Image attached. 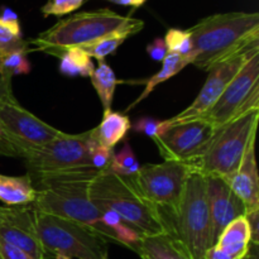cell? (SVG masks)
<instances>
[{
  "label": "cell",
  "instance_id": "obj_4",
  "mask_svg": "<svg viewBox=\"0 0 259 259\" xmlns=\"http://www.w3.org/2000/svg\"><path fill=\"white\" fill-rule=\"evenodd\" d=\"M134 19L136 18L123 17L108 8L76 13L58 20L50 29L30 39L28 45L33 46L32 51H40L60 58L68 48L90 45L110 33L123 29L132 24Z\"/></svg>",
  "mask_w": 259,
  "mask_h": 259
},
{
  "label": "cell",
  "instance_id": "obj_7",
  "mask_svg": "<svg viewBox=\"0 0 259 259\" xmlns=\"http://www.w3.org/2000/svg\"><path fill=\"white\" fill-rule=\"evenodd\" d=\"M96 144L94 129L78 134L63 132L46 146L28 152L22 161L35 181L60 175L101 172L91 164V153Z\"/></svg>",
  "mask_w": 259,
  "mask_h": 259
},
{
  "label": "cell",
  "instance_id": "obj_5",
  "mask_svg": "<svg viewBox=\"0 0 259 259\" xmlns=\"http://www.w3.org/2000/svg\"><path fill=\"white\" fill-rule=\"evenodd\" d=\"M258 120L259 110L249 111L217 129L204 152L189 164L205 177L232 176L248 149L254 147Z\"/></svg>",
  "mask_w": 259,
  "mask_h": 259
},
{
  "label": "cell",
  "instance_id": "obj_22",
  "mask_svg": "<svg viewBox=\"0 0 259 259\" xmlns=\"http://www.w3.org/2000/svg\"><path fill=\"white\" fill-rule=\"evenodd\" d=\"M28 42L23 39L18 15L9 8L3 9L0 15V53L3 56L28 51Z\"/></svg>",
  "mask_w": 259,
  "mask_h": 259
},
{
  "label": "cell",
  "instance_id": "obj_13",
  "mask_svg": "<svg viewBox=\"0 0 259 259\" xmlns=\"http://www.w3.org/2000/svg\"><path fill=\"white\" fill-rule=\"evenodd\" d=\"M257 52H259V46L258 47H253L250 50L244 51L242 53H238L234 57L229 58V60L224 61V62L219 63L215 67H212L209 71V76H207L204 86L200 90V93L197 94L195 100L185 110L177 114L176 116H174L171 119H167L168 125L172 126L177 123L189 121L204 115L217 103L218 99L222 96V94L229 86L233 78L242 70L243 66Z\"/></svg>",
  "mask_w": 259,
  "mask_h": 259
},
{
  "label": "cell",
  "instance_id": "obj_26",
  "mask_svg": "<svg viewBox=\"0 0 259 259\" xmlns=\"http://www.w3.org/2000/svg\"><path fill=\"white\" fill-rule=\"evenodd\" d=\"M139 168H141V164H139L129 142L125 141L123 148L118 153H114L109 171L118 175V176L131 177L136 175L139 171Z\"/></svg>",
  "mask_w": 259,
  "mask_h": 259
},
{
  "label": "cell",
  "instance_id": "obj_24",
  "mask_svg": "<svg viewBox=\"0 0 259 259\" xmlns=\"http://www.w3.org/2000/svg\"><path fill=\"white\" fill-rule=\"evenodd\" d=\"M90 78L91 83L100 99L104 111L111 110L114 93H115L116 83H118V78H116L113 68L105 61H99L98 67H95Z\"/></svg>",
  "mask_w": 259,
  "mask_h": 259
},
{
  "label": "cell",
  "instance_id": "obj_40",
  "mask_svg": "<svg viewBox=\"0 0 259 259\" xmlns=\"http://www.w3.org/2000/svg\"><path fill=\"white\" fill-rule=\"evenodd\" d=\"M55 259H72V258H68V257H66V255L57 254V255H55Z\"/></svg>",
  "mask_w": 259,
  "mask_h": 259
},
{
  "label": "cell",
  "instance_id": "obj_20",
  "mask_svg": "<svg viewBox=\"0 0 259 259\" xmlns=\"http://www.w3.org/2000/svg\"><path fill=\"white\" fill-rule=\"evenodd\" d=\"M131 128V119L126 114L109 110L104 111L103 120L96 128H94V132L99 144L114 149L119 142L125 139Z\"/></svg>",
  "mask_w": 259,
  "mask_h": 259
},
{
  "label": "cell",
  "instance_id": "obj_33",
  "mask_svg": "<svg viewBox=\"0 0 259 259\" xmlns=\"http://www.w3.org/2000/svg\"><path fill=\"white\" fill-rule=\"evenodd\" d=\"M147 53L156 62H162L167 56V47L163 38H156L151 45L147 46Z\"/></svg>",
  "mask_w": 259,
  "mask_h": 259
},
{
  "label": "cell",
  "instance_id": "obj_28",
  "mask_svg": "<svg viewBox=\"0 0 259 259\" xmlns=\"http://www.w3.org/2000/svg\"><path fill=\"white\" fill-rule=\"evenodd\" d=\"M32 70L27 53L14 52L3 57V71L5 76L13 78L15 75H27Z\"/></svg>",
  "mask_w": 259,
  "mask_h": 259
},
{
  "label": "cell",
  "instance_id": "obj_21",
  "mask_svg": "<svg viewBox=\"0 0 259 259\" xmlns=\"http://www.w3.org/2000/svg\"><path fill=\"white\" fill-rule=\"evenodd\" d=\"M144 27V22L141 19H134L132 24L126 25L123 29H119L116 32L110 33V34L105 35V37L100 38V39L95 40V42L90 43V45H85L80 47L81 50L85 51L91 58H96L98 61H104L105 57L109 55H113L119 47L124 43V40L128 39L132 35L137 34L141 32Z\"/></svg>",
  "mask_w": 259,
  "mask_h": 259
},
{
  "label": "cell",
  "instance_id": "obj_19",
  "mask_svg": "<svg viewBox=\"0 0 259 259\" xmlns=\"http://www.w3.org/2000/svg\"><path fill=\"white\" fill-rule=\"evenodd\" d=\"M37 195L29 174L24 176L0 175V201L8 206L32 205Z\"/></svg>",
  "mask_w": 259,
  "mask_h": 259
},
{
  "label": "cell",
  "instance_id": "obj_17",
  "mask_svg": "<svg viewBox=\"0 0 259 259\" xmlns=\"http://www.w3.org/2000/svg\"><path fill=\"white\" fill-rule=\"evenodd\" d=\"M136 253L141 259H194L172 233L143 235Z\"/></svg>",
  "mask_w": 259,
  "mask_h": 259
},
{
  "label": "cell",
  "instance_id": "obj_38",
  "mask_svg": "<svg viewBox=\"0 0 259 259\" xmlns=\"http://www.w3.org/2000/svg\"><path fill=\"white\" fill-rule=\"evenodd\" d=\"M244 259H259V257H258V245L250 244L249 253H248L247 257H245Z\"/></svg>",
  "mask_w": 259,
  "mask_h": 259
},
{
  "label": "cell",
  "instance_id": "obj_16",
  "mask_svg": "<svg viewBox=\"0 0 259 259\" xmlns=\"http://www.w3.org/2000/svg\"><path fill=\"white\" fill-rule=\"evenodd\" d=\"M224 180L242 200L247 212L259 209V177L254 147L248 149L239 168Z\"/></svg>",
  "mask_w": 259,
  "mask_h": 259
},
{
  "label": "cell",
  "instance_id": "obj_36",
  "mask_svg": "<svg viewBox=\"0 0 259 259\" xmlns=\"http://www.w3.org/2000/svg\"><path fill=\"white\" fill-rule=\"evenodd\" d=\"M205 259H235L232 255L228 254L227 252H224L223 249H220L218 245H212L209 250H207Z\"/></svg>",
  "mask_w": 259,
  "mask_h": 259
},
{
  "label": "cell",
  "instance_id": "obj_25",
  "mask_svg": "<svg viewBox=\"0 0 259 259\" xmlns=\"http://www.w3.org/2000/svg\"><path fill=\"white\" fill-rule=\"evenodd\" d=\"M58 70L62 75L70 76V77H75V76L90 77L95 70L91 57L80 47L68 48L61 55Z\"/></svg>",
  "mask_w": 259,
  "mask_h": 259
},
{
  "label": "cell",
  "instance_id": "obj_6",
  "mask_svg": "<svg viewBox=\"0 0 259 259\" xmlns=\"http://www.w3.org/2000/svg\"><path fill=\"white\" fill-rule=\"evenodd\" d=\"M171 233L186 247L194 259H205L214 245L207 182L204 175L192 171L185 184L176 211L168 218Z\"/></svg>",
  "mask_w": 259,
  "mask_h": 259
},
{
  "label": "cell",
  "instance_id": "obj_15",
  "mask_svg": "<svg viewBox=\"0 0 259 259\" xmlns=\"http://www.w3.org/2000/svg\"><path fill=\"white\" fill-rule=\"evenodd\" d=\"M206 182L212 224V240L215 244L225 227L237 218L245 215L247 210L242 200L233 192L224 179L206 177Z\"/></svg>",
  "mask_w": 259,
  "mask_h": 259
},
{
  "label": "cell",
  "instance_id": "obj_39",
  "mask_svg": "<svg viewBox=\"0 0 259 259\" xmlns=\"http://www.w3.org/2000/svg\"><path fill=\"white\" fill-rule=\"evenodd\" d=\"M3 57H4V56H3L2 53H0V77L5 76L4 75V71H3Z\"/></svg>",
  "mask_w": 259,
  "mask_h": 259
},
{
  "label": "cell",
  "instance_id": "obj_27",
  "mask_svg": "<svg viewBox=\"0 0 259 259\" xmlns=\"http://www.w3.org/2000/svg\"><path fill=\"white\" fill-rule=\"evenodd\" d=\"M163 40L166 43L167 52L176 53V55L194 61V46H192L191 34H190L189 30L171 28V29L167 30Z\"/></svg>",
  "mask_w": 259,
  "mask_h": 259
},
{
  "label": "cell",
  "instance_id": "obj_11",
  "mask_svg": "<svg viewBox=\"0 0 259 259\" xmlns=\"http://www.w3.org/2000/svg\"><path fill=\"white\" fill-rule=\"evenodd\" d=\"M0 124L5 139L14 149L15 158L20 159L29 151L46 146L63 133L23 108L14 94L0 104Z\"/></svg>",
  "mask_w": 259,
  "mask_h": 259
},
{
  "label": "cell",
  "instance_id": "obj_29",
  "mask_svg": "<svg viewBox=\"0 0 259 259\" xmlns=\"http://www.w3.org/2000/svg\"><path fill=\"white\" fill-rule=\"evenodd\" d=\"M137 133H142L148 136L152 141L161 137L166 131H168L169 125L167 120H158L152 116H142L137 119L136 123L132 124V128Z\"/></svg>",
  "mask_w": 259,
  "mask_h": 259
},
{
  "label": "cell",
  "instance_id": "obj_34",
  "mask_svg": "<svg viewBox=\"0 0 259 259\" xmlns=\"http://www.w3.org/2000/svg\"><path fill=\"white\" fill-rule=\"evenodd\" d=\"M245 219H247L248 225L250 230V244H259V209L253 210V211L245 212Z\"/></svg>",
  "mask_w": 259,
  "mask_h": 259
},
{
  "label": "cell",
  "instance_id": "obj_18",
  "mask_svg": "<svg viewBox=\"0 0 259 259\" xmlns=\"http://www.w3.org/2000/svg\"><path fill=\"white\" fill-rule=\"evenodd\" d=\"M214 245H218L235 259L247 257L250 248V230L244 215L227 225Z\"/></svg>",
  "mask_w": 259,
  "mask_h": 259
},
{
  "label": "cell",
  "instance_id": "obj_37",
  "mask_svg": "<svg viewBox=\"0 0 259 259\" xmlns=\"http://www.w3.org/2000/svg\"><path fill=\"white\" fill-rule=\"evenodd\" d=\"M108 2L114 3V4H118V5H124V7L139 8L142 7L147 0H108Z\"/></svg>",
  "mask_w": 259,
  "mask_h": 259
},
{
  "label": "cell",
  "instance_id": "obj_8",
  "mask_svg": "<svg viewBox=\"0 0 259 259\" xmlns=\"http://www.w3.org/2000/svg\"><path fill=\"white\" fill-rule=\"evenodd\" d=\"M38 237L50 257L109 259L108 240L91 228L33 210Z\"/></svg>",
  "mask_w": 259,
  "mask_h": 259
},
{
  "label": "cell",
  "instance_id": "obj_31",
  "mask_svg": "<svg viewBox=\"0 0 259 259\" xmlns=\"http://www.w3.org/2000/svg\"><path fill=\"white\" fill-rule=\"evenodd\" d=\"M114 153L115 152H114L113 148H108V147L101 146V144L98 143L94 147L93 153H91V164L98 171H108L109 167H110Z\"/></svg>",
  "mask_w": 259,
  "mask_h": 259
},
{
  "label": "cell",
  "instance_id": "obj_1",
  "mask_svg": "<svg viewBox=\"0 0 259 259\" xmlns=\"http://www.w3.org/2000/svg\"><path fill=\"white\" fill-rule=\"evenodd\" d=\"M194 46L192 65L209 72L238 53L259 46V13L209 15L187 29Z\"/></svg>",
  "mask_w": 259,
  "mask_h": 259
},
{
  "label": "cell",
  "instance_id": "obj_10",
  "mask_svg": "<svg viewBox=\"0 0 259 259\" xmlns=\"http://www.w3.org/2000/svg\"><path fill=\"white\" fill-rule=\"evenodd\" d=\"M254 110H259V52L250 57L217 103L200 119L219 129Z\"/></svg>",
  "mask_w": 259,
  "mask_h": 259
},
{
  "label": "cell",
  "instance_id": "obj_2",
  "mask_svg": "<svg viewBox=\"0 0 259 259\" xmlns=\"http://www.w3.org/2000/svg\"><path fill=\"white\" fill-rule=\"evenodd\" d=\"M101 172L60 175L38 180L32 209L91 228L108 242L120 244L115 233L103 222V214L89 197V185Z\"/></svg>",
  "mask_w": 259,
  "mask_h": 259
},
{
  "label": "cell",
  "instance_id": "obj_14",
  "mask_svg": "<svg viewBox=\"0 0 259 259\" xmlns=\"http://www.w3.org/2000/svg\"><path fill=\"white\" fill-rule=\"evenodd\" d=\"M0 238L33 259L50 258L38 237L33 209L27 206H0Z\"/></svg>",
  "mask_w": 259,
  "mask_h": 259
},
{
  "label": "cell",
  "instance_id": "obj_35",
  "mask_svg": "<svg viewBox=\"0 0 259 259\" xmlns=\"http://www.w3.org/2000/svg\"><path fill=\"white\" fill-rule=\"evenodd\" d=\"M10 94H13L12 77H9V76H3V77H0V104Z\"/></svg>",
  "mask_w": 259,
  "mask_h": 259
},
{
  "label": "cell",
  "instance_id": "obj_9",
  "mask_svg": "<svg viewBox=\"0 0 259 259\" xmlns=\"http://www.w3.org/2000/svg\"><path fill=\"white\" fill-rule=\"evenodd\" d=\"M194 168L186 162L163 161L141 166L129 180L137 191L154 205L168 222L179 206L186 180Z\"/></svg>",
  "mask_w": 259,
  "mask_h": 259
},
{
  "label": "cell",
  "instance_id": "obj_30",
  "mask_svg": "<svg viewBox=\"0 0 259 259\" xmlns=\"http://www.w3.org/2000/svg\"><path fill=\"white\" fill-rule=\"evenodd\" d=\"M85 0H48L42 7L40 12L45 17L56 15V17H62L65 14L75 12L82 5Z\"/></svg>",
  "mask_w": 259,
  "mask_h": 259
},
{
  "label": "cell",
  "instance_id": "obj_23",
  "mask_svg": "<svg viewBox=\"0 0 259 259\" xmlns=\"http://www.w3.org/2000/svg\"><path fill=\"white\" fill-rule=\"evenodd\" d=\"M192 63V61L187 57H182V56L176 55V53H167V56L164 57V60L162 61V67L161 70L157 73H154L152 77H149L146 81V88L142 91L141 95L131 104V105L126 108L125 111L132 110L134 106L138 105L141 101H143L144 99L148 98L149 94L156 89V86H158L159 83L164 82V81L169 80L171 77H174L175 75L181 72L187 65Z\"/></svg>",
  "mask_w": 259,
  "mask_h": 259
},
{
  "label": "cell",
  "instance_id": "obj_12",
  "mask_svg": "<svg viewBox=\"0 0 259 259\" xmlns=\"http://www.w3.org/2000/svg\"><path fill=\"white\" fill-rule=\"evenodd\" d=\"M215 132L209 121L197 118L169 126L153 142L164 161L190 163L204 152Z\"/></svg>",
  "mask_w": 259,
  "mask_h": 259
},
{
  "label": "cell",
  "instance_id": "obj_3",
  "mask_svg": "<svg viewBox=\"0 0 259 259\" xmlns=\"http://www.w3.org/2000/svg\"><path fill=\"white\" fill-rule=\"evenodd\" d=\"M89 197L100 210L115 212L139 234L171 233L163 214L137 191L129 177L118 176L110 171L101 172L91 180Z\"/></svg>",
  "mask_w": 259,
  "mask_h": 259
},
{
  "label": "cell",
  "instance_id": "obj_32",
  "mask_svg": "<svg viewBox=\"0 0 259 259\" xmlns=\"http://www.w3.org/2000/svg\"><path fill=\"white\" fill-rule=\"evenodd\" d=\"M0 259H33L19 248L9 244L3 238H0Z\"/></svg>",
  "mask_w": 259,
  "mask_h": 259
}]
</instances>
